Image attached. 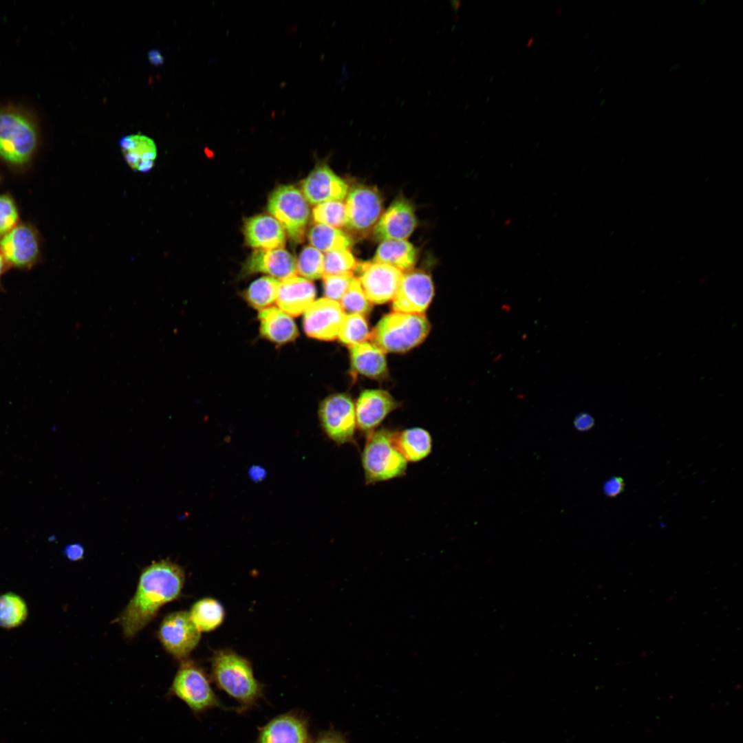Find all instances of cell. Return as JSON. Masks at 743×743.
Segmentation results:
<instances>
[{
  "label": "cell",
  "instance_id": "cell-1",
  "mask_svg": "<svg viewBox=\"0 0 743 743\" xmlns=\"http://www.w3.org/2000/svg\"><path fill=\"white\" fill-rule=\"evenodd\" d=\"M184 581V569L171 560L154 561L144 568L134 595L116 619L125 637H133L161 607L178 599Z\"/></svg>",
  "mask_w": 743,
  "mask_h": 743
},
{
  "label": "cell",
  "instance_id": "cell-2",
  "mask_svg": "<svg viewBox=\"0 0 743 743\" xmlns=\"http://www.w3.org/2000/svg\"><path fill=\"white\" fill-rule=\"evenodd\" d=\"M211 678L219 689L237 702L239 713L252 709L264 698V685L255 678L251 663L232 649L214 652Z\"/></svg>",
  "mask_w": 743,
  "mask_h": 743
},
{
  "label": "cell",
  "instance_id": "cell-3",
  "mask_svg": "<svg viewBox=\"0 0 743 743\" xmlns=\"http://www.w3.org/2000/svg\"><path fill=\"white\" fill-rule=\"evenodd\" d=\"M40 141L36 117L13 105L0 107V159L16 169L27 166L35 155Z\"/></svg>",
  "mask_w": 743,
  "mask_h": 743
},
{
  "label": "cell",
  "instance_id": "cell-4",
  "mask_svg": "<svg viewBox=\"0 0 743 743\" xmlns=\"http://www.w3.org/2000/svg\"><path fill=\"white\" fill-rule=\"evenodd\" d=\"M430 328L424 314L394 311L380 320L370 340L385 353H403L422 343Z\"/></svg>",
  "mask_w": 743,
  "mask_h": 743
},
{
  "label": "cell",
  "instance_id": "cell-5",
  "mask_svg": "<svg viewBox=\"0 0 743 743\" xmlns=\"http://www.w3.org/2000/svg\"><path fill=\"white\" fill-rule=\"evenodd\" d=\"M392 431L386 428L367 435L361 462L367 485L404 476L407 462L391 441Z\"/></svg>",
  "mask_w": 743,
  "mask_h": 743
},
{
  "label": "cell",
  "instance_id": "cell-6",
  "mask_svg": "<svg viewBox=\"0 0 743 743\" xmlns=\"http://www.w3.org/2000/svg\"><path fill=\"white\" fill-rule=\"evenodd\" d=\"M168 694L182 701L195 715L200 716L214 708L235 710L221 702L202 667L186 659L181 661Z\"/></svg>",
  "mask_w": 743,
  "mask_h": 743
},
{
  "label": "cell",
  "instance_id": "cell-7",
  "mask_svg": "<svg viewBox=\"0 0 743 743\" xmlns=\"http://www.w3.org/2000/svg\"><path fill=\"white\" fill-rule=\"evenodd\" d=\"M269 213L294 242L302 240L310 217L308 203L303 193L292 185H281L270 195Z\"/></svg>",
  "mask_w": 743,
  "mask_h": 743
},
{
  "label": "cell",
  "instance_id": "cell-8",
  "mask_svg": "<svg viewBox=\"0 0 743 743\" xmlns=\"http://www.w3.org/2000/svg\"><path fill=\"white\" fill-rule=\"evenodd\" d=\"M319 418L325 434L335 444L354 442L355 404L349 395L339 393L327 397L319 406Z\"/></svg>",
  "mask_w": 743,
  "mask_h": 743
},
{
  "label": "cell",
  "instance_id": "cell-9",
  "mask_svg": "<svg viewBox=\"0 0 743 743\" xmlns=\"http://www.w3.org/2000/svg\"><path fill=\"white\" fill-rule=\"evenodd\" d=\"M158 637L164 649L174 658L182 661L198 645L201 632L192 621L189 612L177 611L163 618Z\"/></svg>",
  "mask_w": 743,
  "mask_h": 743
},
{
  "label": "cell",
  "instance_id": "cell-10",
  "mask_svg": "<svg viewBox=\"0 0 743 743\" xmlns=\"http://www.w3.org/2000/svg\"><path fill=\"white\" fill-rule=\"evenodd\" d=\"M348 229L365 233L375 226L383 213V199L372 186L358 184L349 189L345 202Z\"/></svg>",
  "mask_w": 743,
  "mask_h": 743
},
{
  "label": "cell",
  "instance_id": "cell-11",
  "mask_svg": "<svg viewBox=\"0 0 743 743\" xmlns=\"http://www.w3.org/2000/svg\"><path fill=\"white\" fill-rule=\"evenodd\" d=\"M308 715L300 710L279 714L257 729L255 743H311Z\"/></svg>",
  "mask_w": 743,
  "mask_h": 743
},
{
  "label": "cell",
  "instance_id": "cell-12",
  "mask_svg": "<svg viewBox=\"0 0 743 743\" xmlns=\"http://www.w3.org/2000/svg\"><path fill=\"white\" fill-rule=\"evenodd\" d=\"M434 295V285L431 275L423 270L403 272L398 290L392 300L394 311L423 314Z\"/></svg>",
  "mask_w": 743,
  "mask_h": 743
},
{
  "label": "cell",
  "instance_id": "cell-13",
  "mask_svg": "<svg viewBox=\"0 0 743 743\" xmlns=\"http://www.w3.org/2000/svg\"><path fill=\"white\" fill-rule=\"evenodd\" d=\"M37 231L29 224H18L0 237V252L9 266L21 269L32 268L40 255Z\"/></svg>",
  "mask_w": 743,
  "mask_h": 743
},
{
  "label": "cell",
  "instance_id": "cell-14",
  "mask_svg": "<svg viewBox=\"0 0 743 743\" xmlns=\"http://www.w3.org/2000/svg\"><path fill=\"white\" fill-rule=\"evenodd\" d=\"M356 270L359 271L358 279L371 303L383 304L393 300L403 272L373 261L358 263Z\"/></svg>",
  "mask_w": 743,
  "mask_h": 743
},
{
  "label": "cell",
  "instance_id": "cell-15",
  "mask_svg": "<svg viewBox=\"0 0 743 743\" xmlns=\"http://www.w3.org/2000/svg\"><path fill=\"white\" fill-rule=\"evenodd\" d=\"M345 315L338 302L327 298L319 299L304 312L303 330L312 338L333 341L338 338Z\"/></svg>",
  "mask_w": 743,
  "mask_h": 743
},
{
  "label": "cell",
  "instance_id": "cell-16",
  "mask_svg": "<svg viewBox=\"0 0 743 743\" xmlns=\"http://www.w3.org/2000/svg\"><path fill=\"white\" fill-rule=\"evenodd\" d=\"M417 224L412 204L400 197L394 200L382 213L374 227V235L380 241L407 239L413 233Z\"/></svg>",
  "mask_w": 743,
  "mask_h": 743
},
{
  "label": "cell",
  "instance_id": "cell-17",
  "mask_svg": "<svg viewBox=\"0 0 743 743\" xmlns=\"http://www.w3.org/2000/svg\"><path fill=\"white\" fill-rule=\"evenodd\" d=\"M301 189L308 202L318 205L342 201L347 195L349 186L327 164H323L316 166L303 180Z\"/></svg>",
  "mask_w": 743,
  "mask_h": 743
},
{
  "label": "cell",
  "instance_id": "cell-18",
  "mask_svg": "<svg viewBox=\"0 0 743 743\" xmlns=\"http://www.w3.org/2000/svg\"><path fill=\"white\" fill-rule=\"evenodd\" d=\"M398 407V403L387 391H363L355 404L357 428L366 435L369 434Z\"/></svg>",
  "mask_w": 743,
  "mask_h": 743
},
{
  "label": "cell",
  "instance_id": "cell-19",
  "mask_svg": "<svg viewBox=\"0 0 743 743\" xmlns=\"http://www.w3.org/2000/svg\"><path fill=\"white\" fill-rule=\"evenodd\" d=\"M242 273L243 275L264 273L282 281L296 275V260L283 248L256 250L244 263Z\"/></svg>",
  "mask_w": 743,
  "mask_h": 743
},
{
  "label": "cell",
  "instance_id": "cell-20",
  "mask_svg": "<svg viewBox=\"0 0 743 743\" xmlns=\"http://www.w3.org/2000/svg\"><path fill=\"white\" fill-rule=\"evenodd\" d=\"M246 244L257 250L282 248L286 243V232L272 216L257 215L248 218L244 226Z\"/></svg>",
  "mask_w": 743,
  "mask_h": 743
},
{
  "label": "cell",
  "instance_id": "cell-21",
  "mask_svg": "<svg viewBox=\"0 0 743 743\" xmlns=\"http://www.w3.org/2000/svg\"><path fill=\"white\" fill-rule=\"evenodd\" d=\"M314 283L297 275L280 281L276 303L279 309L291 316L304 313L314 301Z\"/></svg>",
  "mask_w": 743,
  "mask_h": 743
},
{
  "label": "cell",
  "instance_id": "cell-22",
  "mask_svg": "<svg viewBox=\"0 0 743 743\" xmlns=\"http://www.w3.org/2000/svg\"><path fill=\"white\" fill-rule=\"evenodd\" d=\"M118 144L126 163L133 171L147 173L153 169L158 152L152 138L139 133L121 137Z\"/></svg>",
  "mask_w": 743,
  "mask_h": 743
},
{
  "label": "cell",
  "instance_id": "cell-23",
  "mask_svg": "<svg viewBox=\"0 0 743 743\" xmlns=\"http://www.w3.org/2000/svg\"><path fill=\"white\" fill-rule=\"evenodd\" d=\"M258 318L261 335L272 343L286 344L298 336L294 320L279 308L271 306L259 311Z\"/></svg>",
  "mask_w": 743,
  "mask_h": 743
},
{
  "label": "cell",
  "instance_id": "cell-24",
  "mask_svg": "<svg viewBox=\"0 0 743 743\" xmlns=\"http://www.w3.org/2000/svg\"><path fill=\"white\" fill-rule=\"evenodd\" d=\"M353 371L362 376L379 379L387 373L385 352L373 343L363 342L349 347Z\"/></svg>",
  "mask_w": 743,
  "mask_h": 743
},
{
  "label": "cell",
  "instance_id": "cell-25",
  "mask_svg": "<svg viewBox=\"0 0 743 743\" xmlns=\"http://www.w3.org/2000/svg\"><path fill=\"white\" fill-rule=\"evenodd\" d=\"M391 441L396 449L410 462H418L427 457L432 450V438L420 427L392 431Z\"/></svg>",
  "mask_w": 743,
  "mask_h": 743
},
{
  "label": "cell",
  "instance_id": "cell-26",
  "mask_svg": "<svg viewBox=\"0 0 743 743\" xmlns=\"http://www.w3.org/2000/svg\"><path fill=\"white\" fill-rule=\"evenodd\" d=\"M373 261L393 266L400 271H409L415 266L418 251L407 239L380 241Z\"/></svg>",
  "mask_w": 743,
  "mask_h": 743
},
{
  "label": "cell",
  "instance_id": "cell-27",
  "mask_svg": "<svg viewBox=\"0 0 743 743\" xmlns=\"http://www.w3.org/2000/svg\"><path fill=\"white\" fill-rule=\"evenodd\" d=\"M200 632H211L222 625L225 618L222 605L216 599L206 597L196 601L189 612Z\"/></svg>",
  "mask_w": 743,
  "mask_h": 743
},
{
  "label": "cell",
  "instance_id": "cell-28",
  "mask_svg": "<svg viewBox=\"0 0 743 743\" xmlns=\"http://www.w3.org/2000/svg\"><path fill=\"white\" fill-rule=\"evenodd\" d=\"M308 239L312 246L325 253L349 249L352 244L350 237L340 228L319 224L310 228Z\"/></svg>",
  "mask_w": 743,
  "mask_h": 743
},
{
  "label": "cell",
  "instance_id": "cell-29",
  "mask_svg": "<svg viewBox=\"0 0 743 743\" xmlns=\"http://www.w3.org/2000/svg\"><path fill=\"white\" fill-rule=\"evenodd\" d=\"M279 284L280 281L275 278L261 277L250 283L244 292V297L253 308L261 311L276 302Z\"/></svg>",
  "mask_w": 743,
  "mask_h": 743
},
{
  "label": "cell",
  "instance_id": "cell-30",
  "mask_svg": "<svg viewBox=\"0 0 743 743\" xmlns=\"http://www.w3.org/2000/svg\"><path fill=\"white\" fill-rule=\"evenodd\" d=\"M372 332L364 315L358 314H345L341 323L338 338L340 341L353 346L371 339Z\"/></svg>",
  "mask_w": 743,
  "mask_h": 743
},
{
  "label": "cell",
  "instance_id": "cell-31",
  "mask_svg": "<svg viewBox=\"0 0 743 743\" xmlns=\"http://www.w3.org/2000/svg\"><path fill=\"white\" fill-rule=\"evenodd\" d=\"M27 616V605L19 596L12 592L0 596L1 627H16L25 620Z\"/></svg>",
  "mask_w": 743,
  "mask_h": 743
},
{
  "label": "cell",
  "instance_id": "cell-32",
  "mask_svg": "<svg viewBox=\"0 0 743 743\" xmlns=\"http://www.w3.org/2000/svg\"><path fill=\"white\" fill-rule=\"evenodd\" d=\"M324 255L313 246H305L296 261L297 272L310 281L323 277Z\"/></svg>",
  "mask_w": 743,
  "mask_h": 743
},
{
  "label": "cell",
  "instance_id": "cell-33",
  "mask_svg": "<svg viewBox=\"0 0 743 743\" xmlns=\"http://www.w3.org/2000/svg\"><path fill=\"white\" fill-rule=\"evenodd\" d=\"M339 303L345 314H358L365 316L372 309V303L366 297L356 277L352 280Z\"/></svg>",
  "mask_w": 743,
  "mask_h": 743
},
{
  "label": "cell",
  "instance_id": "cell-34",
  "mask_svg": "<svg viewBox=\"0 0 743 743\" xmlns=\"http://www.w3.org/2000/svg\"><path fill=\"white\" fill-rule=\"evenodd\" d=\"M312 216L316 224L337 228L345 226V205L343 201H331L316 205Z\"/></svg>",
  "mask_w": 743,
  "mask_h": 743
},
{
  "label": "cell",
  "instance_id": "cell-35",
  "mask_svg": "<svg viewBox=\"0 0 743 743\" xmlns=\"http://www.w3.org/2000/svg\"><path fill=\"white\" fill-rule=\"evenodd\" d=\"M358 263L349 249L326 252L324 255L323 276L353 273Z\"/></svg>",
  "mask_w": 743,
  "mask_h": 743
},
{
  "label": "cell",
  "instance_id": "cell-36",
  "mask_svg": "<svg viewBox=\"0 0 743 743\" xmlns=\"http://www.w3.org/2000/svg\"><path fill=\"white\" fill-rule=\"evenodd\" d=\"M354 277L353 273L323 276L325 298L339 303Z\"/></svg>",
  "mask_w": 743,
  "mask_h": 743
},
{
  "label": "cell",
  "instance_id": "cell-37",
  "mask_svg": "<svg viewBox=\"0 0 743 743\" xmlns=\"http://www.w3.org/2000/svg\"><path fill=\"white\" fill-rule=\"evenodd\" d=\"M19 212L13 198L8 194L0 195V237L18 224Z\"/></svg>",
  "mask_w": 743,
  "mask_h": 743
},
{
  "label": "cell",
  "instance_id": "cell-38",
  "mask_svg": "<svg viewBox=\"0 0 743 743\" xmlns=\"http://www.w3.org/2000/svg\"><path fill=\"white\" fill-rule=\"evenodd\" d=\"M311 743H348L341 733L331 729L320 732Z\"/></svg>",
  "mask_w": 743,
  "mask_h": 743
},
{
  "label": "cell",
  "instance_id": "cell-39",
  "mask_svg": "<svg viewBox=\"0 0 743 743\" xmlns=\"http://www.w3.org/2000/svg\"><path fill=\"white\" fill-rule=\"evenodd\" d=\"M625 482L621 477H612L605 482L603 486L604 493L610 497H616L625 489Z\"/></svg>",
  "mask_w": 743,
  "mask_h": 743
},
{
  "label": "cell",
  "instance_id": "cell-40",
  "mask_svg": "<svg viewBox=\"0 0 743 743\" xmlns=\"http://www.w3.org/2000/svg\"><path fill=\"white\" fill-rule=\"evenodd\" d=\"M63 553L69 560L77 561L83 559L85 548L80 543H71L65 547Z\"/></svg>",
  "mask_w": 743,
  "mask_h": 743
},
{
  "label": "cell",
  "instance_id": "cell-41",
  "mask_svg": "<svg viewBox=\"0 0 743 743\" xmlns=\"http://www.w3.org/2000/svg\"><path fill=\"white\" fill-rule=\"evenodd\" d=\"M594 424V420L593 417L585 412L578 414L574 420L575 428L580 431H588L593 427Z\"/></svg>",
  "mask_w": 743,
  "mask_h": 743
},
{
  "label": "cell",
  "instance_id": "cell-42",
  "mask_svg": "<svg viewBox=\"0 0 743 743\" xmlns=\"http://www.w3.org/2000/svg\"><path fill=\"white\" fill-rule=\"evenodd\" d=\"M149 61L155 65H161L164 62V58L158 50H151L148 53Z\"/></svg>",
  "mask_w": 743,
  "mask_h": 743
},
{
  "label": "cell",
  "instance_id": "cell-43",
  "mask_svg": "<svg viewBox=\"0 0 743 743\" xmlns=\"http://www.w3.org/2000/svg\"><path fill=\"white\" fill-rule=\"evenodd\" d=\"M250 474L252 479L259 481L264 476L265 472L262 468L254 467L252 469Z\"/></svg>",
  "mask_w": 743,
  "mask_h": 743
},
{
  "label": "cell",
  "instance_id": "cell-44",
  "mask_svg": "<svg viewBox=\"0 0 743 743\" xmlns=\"http://www.w3.org/2000/svg\"><path fill=\"white\" fill-rule=\"evenodd\" d=\"M9 265L0 252V277L8 269Z\"/></svg>",
  "mask_w": 743,
  "mask_h": 743
}]
</instances>
